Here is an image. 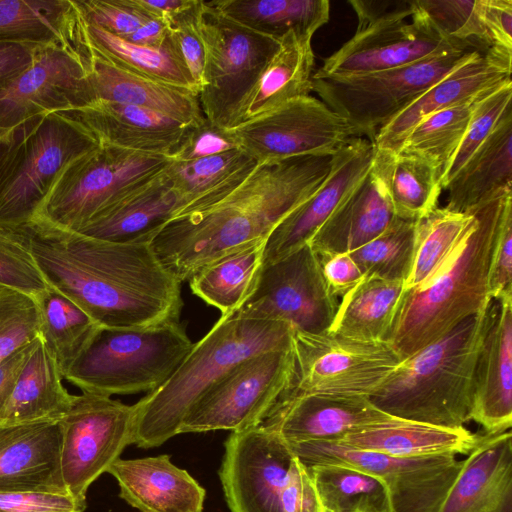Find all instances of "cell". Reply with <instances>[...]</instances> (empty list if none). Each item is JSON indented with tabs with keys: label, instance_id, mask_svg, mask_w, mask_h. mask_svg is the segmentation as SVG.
<instances>
[{
	"label": "cell",
	"instance_id": "680465c9",
	"mask_svg": "<svg viewBox=\"0 0 512 512\" xmlns=\"http://www.w3.org/2000/svg\"><path fill=\"white\" fill-rule=\"evenodd\" d=\"M325 282L336 297H343L354 288L364 274L350 253L319 255Z\"/></svg>",
	"mask_w": 512,
	"mask_h": 512
},
{
	"label": "cell",
	"instance_id": "83f0119b",
	"mask_svg": "<svg viewBox=\"0 0 512 512\" xmlns=\"http://www.w3.org/2000/svg\"><path fill=\"white\" fill-rule=\"evenodd\" d=\"M120 497L141 512H202L204 488L168 455L118 459L107 471Z\"/></svg>",
	"mask_w": 512,
	"mask_h": 512
},
{
	"label": "cell",
	"instance_id": "52a82bcc",
	"mask_svg": "<svg viewBox=\"0 0 512 512\" xmlns=\"http://www.w3.org/2000/svg\"><path fill=\"white\" fill-rule=\"evenodd\" d=\"M192 346L180 322L99 327L64 379L82 392L110 397L149 393L168 380Z\"/></svg>",
	"mask_w": 512,
	"mask_h": 512
},
{
	"label": "cell",
	"instance_id": "be15d7a7",
	"mask_svg": "<svg viewBox=\"0 0 512 512\" xmlns=\"http://www.w3.org/2000/svg\"><path fill=\"white\" fill-rule=\"evenodd\" d=\"M167 34L168 26L163 20L151 19L122 39L140 46L160 47L166 41Z\"/></svg>",
	"mask_w": 512,
	"mask_h": 512
},
{
	"label": "cell",
	"instance_id": "7bdbcfd3",
	"mask_svg": "<svg viewBox=\"0 0 512 512\" xmlns=\"http://www.w3.org/2000/svg\"><path fill=\"white\" fill-rule=\"evenodd\" d=\"M42 336L63 377L100 327L77 303L50 286L36 298Z\"/></svg>",
	"mask_w": 512,
	"mask_h": 512
},
{
	"label": "cell",
	"instance_id": "7a4b0ae2",
	"mask_svg": "<svg viewBox=\"0 0 512 512\" xmlns=\"http://www.w3.org/2000/svg\"><path fill=\"white\" fill-rule=\"evenodd\" d=\"M332 156L261 162L217 202L177 215L151 242L161 264L181 283L205 265L266 241L274 228L326 179Z\"/></svg>",
	"mask_w": 512,
	"mask_h": 512
},
{
	"label": "cell",
	"instance_id": "ac0fdd59",
	"mask_svg": "<svg viewBox=\"0 0 512 512\" xmlns=\"http://www.w3.org/2000/svg\"><path fill=\"white\" fill-rule=\"evenodd\" d=\"M219 472L231 512H282L296 455L276 433L258 425L231 432Z\"/></svg>",
	"mask_w": 512,
	"mask_h": 512
},
{
	"label": "cell",
	"instance_id": "f546056e",
	"mask_svg": "<svg viewBox=\"0 0 512 512\" xmlns=\"http://www.w3.org/2000/svg\"><path fill=\"white\" fill-rule=\"evenodd\" d=\"M100 144L170 156L188 126L153 110L109 101L74 111Z\"/></svg>",
	"mask_w": 512,
	"mask_h": 512
},
{
	"label": "cell",
	"instance_id": "ffe728a7",
	"mask_svg": "<svg viewBox=\"0 0 512 512\" xmlns=\"http://www.w3.org/2000/svg\"><path fill=\"white\" fill-rule=\"evenodd\" d=\"M375 145L363 137L351 138L332 156L330 171L321 186L288 214L271 232L263 264L279 260L307 245L319 228L369 171Z\"/></svg>",
	"mask_w": 512,
	"mask_h": 512
},
{
	"label": "cell",
	"instance_id": "6f0895ef",
	"mask_svg": "<svg viewBox=\"0 0 512 512\" xmlns=\"http://www.w3.org/2000/svg\"><path fill=\"white\" fill-rule=\"evenodd\" d=\"M488 288L492 300L512 293V208L504 217L493 251Z\"/></svg>",
	"mask_w": 512,
	"mask_h": 512
},
{
	"label": "cell",
	"instance_id": "bcb514c9",
	"mask_svg": "<svg viewBox=\"0 0 512 512\" xmlns=\"http://www.w3.org/2000/svg\"><path fill=\"white\" fill-rule=\"evenodd\" d=\"M417 221L395 218L380 235L351 252L364 277L405 281L414 255Z\"/></svg>",
	"mask_w": 512,
	"mask_h": 512
},
{
	"label": "cell",
	"instance_id": "44dd1931",
	"mask_svg": "<svg viewBox=\"0 0 512 512\" xmlns=\"http://www.w3.org/2000/svg\"><path fill=\"white\" fill-rule=\"evenodd\" d=\"M392 417L368 398L289 391L260 425L292 444L338 441L357 428Z\"/></svg>",
	"mask_w": 512,
	"mask_h": 512
},
{
	"label": "cell",
	"instance_id": "d4e9b609",
	"mask_svg": "<svg viewBox=\"0 0 512 512\" xmlns=\"http://www.w3.org/2000/svg\"><path fill=\"white\" fill-rule=\"evenodd\" d=\"M179 209L165 168L133 185L77 233L110 242L151 244Z\"/></svg>",
	"mask_w": 512,
	"mask_h": 512
},
{
	"label": "cell",
	"instance_id": "e0dca14e",
	"mask_svg": "<svg viewBox=\"0 0 512 512\" xmlns=\"http://www.w3.org/2000/svg\"><path fill=\"white\" fill-rule=\"evenodd\" d=\"M258 163L298 156H333L351 138L352 126L322 100L303 96L229 129Z\"/></svg>",
	"mask_w": 512,
	"mask_h": 512
},
{
	"label": "cell",
	"instance_id": "60d3db41",
	"mask_svg": "<svg viewBox=\"0 0 512 512\" xmlns=\"http://www.w3.org/2000/svg\"><path fill=\"white\" fill-rule=\"evenodd\" d=\"M73 0H0V43L45 45L70 38Z\"/></svg>",
	"mask_w": 512,
	"mask_h": 512
},
{
	"label": "cell",
	"instance_id": "7402d4cb",
	"mask_svg": "<svg viewBox=\"0 0 512 512\" xmlns=\"http://www.w3.org/2000/svg\"><path fill=\"white\" fill-rule=\"evenodd\" d=\"M61 442L59 420L0 424V492L68 494L61 473Z\"/></svg>",
	"mask_w": 512,
	"mask_h": 512
},
{
	"label": "cell",
	"instance_id": "7dc6e473",
	"mask_svg": "<svg viewBox=\"0 0 512 512\" xmlns=\"http://www.w3.org/2000/svg\"><path fill=\"white\" fill-rule=\"evenodd\" d=\"M411 5L446 38L483 55L488 51L482 0H411Z\"/></svg>",
	"mask_w": 512,
	"mask_h": 512
},
{
	"label": "cell",
	"instance_id": "d6a6232c",
	"mask_svg": "<svg viewBox=\"0 0 512 512\" xmlns=\"http://www.w3.org/2000/svg\"><path fill=\"white\" fill-rule=\"evenodd\" d=\"M512 188V108L446 186V208L467 213Z\"/></svg>",
	"mask_w": 512,
	"mask_h": 512
},
{
	"label": "cell",
	"instance_id": "d590c367",
	"mask_svg": "<svg viewBox=\"0 0 512 512\" xmlns=\"http://www.w3.org/2000/svg\"><path fill=\"white\" fill-rule=\"evenodd\" d=\"M404 292V281L364 277L341 297L328 331L360 341L389 342Z\"/></svg>",
	"mask_w": 512,
	"mask_h": 512
},
{
	"label": "cell",
	"instance_id": "9a60e30c",
	"mask_svg": "<svg viewBox=\"0 0 512 512\" xmlns=\"http://www.w3.org/2000/svg\"><path fill=\"white\" fill-rule=\"evenodd\" d=\"M61 473L67 493L86 501L90 485L133 443L135 408L110 396L82 392L74 395L59 419Z\"/></svg>",
	"mask_w": 512,
	"mask_h": 512
},
{
	"label": "cell",
	"instance_id": "3957f363",
	"mask_svg": "<svg viewBox=\"0 0 512 512\" xmlns=\"http://www.w3.org/2000/svg\"><path fill=\"white\" fill-rule=\"evenodd\" d=\"M511 208L510 188L469 211L475 221L450 254L425 281L404 292L389 339L401 360L492 302L488 288L492 255Z\"/></svg>",
	"mask_w": 512,
	"mask_h": 512
},
{
	"label": "cell",
	"instance_id": "cb8c5ba5",
	"mask_svg": "<svg viewBox=\"0 0 512 512\" xmlns=\"http://www.w3.org/2000/svg\"><path fill=\"white\" fill-rule=\"evenodd\" d=\"M438 512H512V434H477Z\"/></svg>",
	"mask_w": 512,
	"mask_h": 512
},
{
	"label": "cell",
	"instance_id": "4fadbf2b",
	"mask_svg": "<svg viewBox=\"0 0 512 512\" xmlns=\"http://www.w3.org/2000/svg\"><path fill=\"white\" fill-rule=\"evenodd\" d=\"M291 392L370 397L402 361L389 342L294 332Z\"/></svg>",
	"mask_w": 512,
	"mask_h": 512
},
{
	"label": "cell",
	"instance_id": "e575fe53",
	"mask_svg": "<svg viewBox=\"0 0 512 512\" xmlns=\"http://www.w3.org/2000/svg\"><path fill=\"white\" fill-rule=\"evenodd\" d=\"M257 164L241 148L192 161L171 160L166 172L179 203L177 215L224 198L244 181Z\"/></svg>",
	"mask_w": 512,
	"mask_h": 512
},
{
	"label": "cell",
	"instance_id": "681fc988",
	"mask_svg": "<svg viewBox=\"0 0 512 512\" xmlns=\"http://www.w3.org/2000/svg\"><path fill=\"white\" fill-rule=\"evenodd\" d=\"M41 317L36 299L0 288V362L39 335Z\"/></svg>",
	"mask_w": 512,
	"mask_h": 512
},
{
	"label": "cell",
	"instance_id": "f6af8a7d",
	"mask_svg": "<svg viewBox=\"0 0 512 512\" xmlns=\"http://www.w3.org/2000/svg\"><path fill=\"white\" fill-rule=\"evenodd\" d=\"M475 221L471 212H454L436 207L417 221L410 272L404 281L407 291L425 281L445 260Z\"/></svg>",
	"mask_w": 512,
	"mask_h": 512
},
{
	"label": "cell",
	"instance_id": "8fae6325",
	"mask_svg": "<svg viewBox=\"0 0 512 512\" xmlns=\"http://www.w3.org/2000/svg\"><path fill=\"white\" fill-rule=\"evenodd\" d=\"M295 376L292 346L255 354L230 369L189 408L180 433L256 427L290 391Z\"/></svg>",
	"mask_w": 512,
	"mask_h": 512
},
{
	"label": "cell",
	"instance_id": "9f6ffc18",
	"mask_svg": "<svg viewBox=\"0 0 512 512\" xmlns=\"http://www.w3.org/2000/svg\"><path fill=\"white\" fill-rule=\"evenodd\" d=\"M86 501L68 494L39 491L0 492V512H84Z\"/></svg>",
	"mask_w": 512,
	"mask_h": 512
},
{
	"label": "cell",
	"instance_id": "30bf717a",
	"mask_svg": "<svg viewBox=\"0 0 512 512\" xmlns=\"http://www.w3.org/2000/svg\"><path fill=\"white\" fill-rule=\"evenodd\" d=\"M475 50H458L389 70L312 78V91L371 142L380 127Z\"/></svg>",
	"mask_w": 512,
	"mask_h": 512
},
{
	"label": "cell",
	"instance_id": "f1b7e54d",
	"mask_svg": "<svg viewBox=\"0 0 512 512\" xmlns=\"http://www.w3.org/2000/svg\"><path fill=\"white\" fill-rule=\"evenodd\" d=\"M374 160V159H373ZM396 218L374 161L309 241L318 254L351 253L380 235Z\"/></svg>",
	"mask_w": 512,
	"mask_h": 512
},
{
	"label": "cell",
	"instance_id": "f5cc1de1",
	"mask_svg": "<svg viewBox=\"0 0 512 512\" xmlns=\"http://www.w3.org/2000/svg\"><path fill=\"white\" fill-rule=\"evenodd\" d=\"M73 3L86 23L120 38L132 34L149 20L156 19L135 0H73Z\"/></svg>",
	"mask_w": 512,
	"mask_h": 512
},
{
	"label": "cell",
	"instance_id": "d6986e66",
	"mask_svg": "<svg viewBox=\"0 0 512 512\" xmlns=\"http://www.w3.org/2000/svg\"><path fill=\"white\" fill-rule=\"evenodd\" d=\"M411 18V23L390 20L356 30L312 78L389 70L447 52L473 50L440 34L413 9Z\"/></svg>",
	"mask_w": 512,
	"mask_h": 512
},
{
	"label": "cell",
	"instance_id": "b9f144b4",
	"mask_svg": "<svg viewBox=\"0 0 512 512\" xmlns=\"http://www.w3.org/2000/svg\"><path fill=\"white\" fill-rule=\"evenodd\" d=\"M307 468L324 512H393L388 488L377 476L337 464Z\"/></svg>",
	"mask_w": 512,
	"mask_h": 512
},
{
	"label": "cell",
	"instance_id": "e7e4bbea",
	"mask_svg": "<svg viewBox=\"0 0 512 512\" xmlns=\"http://www.w3.org/2000/svg\"><path fill=\"white\" fill-rule=\"evenodd\" d=\"M148 14L167 22L176 14L191 7L196 0H135Z\"/></svg>",
	"mask_w": 512,
	"mask_h": 512
},
{
	"label": "cell",
	"instance_id": "db71d44e",
	"mask_svg": "<svg viewBox=\"0 0 512 512\" xmlns=\"http://www.w3.org/2000/svg\"><path fill=\"white\" fill-rule=\"evenodd\" d=\"M236 148L240 147L229 129L218 127L205 118L186 128L169 157L173 161H192Z\"/></svg>",
	"mask_w": 512,
	"mask_h": 512
},
{
	"label": "cell",
	"instance_id": "ab89813d",
	"mask_svg": "<svg viewBox=\"0 0 512 512\" xmlns=\"http://www.w3.org/2000/svg\"><path fill=\"white\" fill-rule=\"evenodd\" d=\"M265 242L242 247L199 269L189 279L192 292L220 310L221 316L233 314L256 284Z\"/></svg>",
	"mask_w": 512,
	"mask_h": 512
},
{
	"label": "cell",
	"instance_id": "2e32d148",
	"mask_svg": "<svg viewBox=\"0 0 512 512\" xmlns=\"http://www.w3.org/2000/svg\"><path fill=\"white\" fill-rule=\"evenodd\" d=\"M338 307L329 290L319 255L309 244L274 262L262 264L256 284L233 313L277 320L294 332L318 334L329 330Z\"/></svg>",
	"mask_w": 512,
	"mask_h": 512
},
{
	"label": "cell",
	"instance_id": "c3c4849f",
	"mask_svg": "<svg viewBox=\"0 0 512 512\" xmlns=\"http://www.w3.org/2000/svg\"><path fill=\"white\" fill-rule=\"evenodd\" d=\"M511 108L512 81L492 89L475 101L460 145L441 175L442 189L446 188L470 157L487 140L503 115Z\"/></svg>",
	"mask_w": 512,
	"mask_h": 512
},
{
	"label": "cell",
	"instance_id": "11a10c76",
	"mask_svg": "<svg viewBox=\"0 0 512 512\" xmlns=\"http://www.w3.org/2000/svg\"><path fill=\"white\" fill-rule=\"evenodd\" d=\"M482 16L489 42L484 56L511 72L512 0H482Z\"/></svg>",
	"mask_w": 512,
	"mask_h": 512
},
{
	"label": "cell",
	"instance_id": "816d5d0a",
	"mask_svg": "<svg viewBox=\"0 0 512 512\" xmlns=\"http://www.w3.org/2000/svg\"><path fill=\"white\" fill-rule=\"evenodd\" d=\"M202 0L173 16L168 22V39L183 67L199 91L205 64V48L202 39L199 14Z\"/></svg>",
	"mask_w": 512,
	"mask_h": 512
},
{
	"label": "cell",
	"instance_id": "603a6c76",
	"mask_svg": "<svg viewBox=\"0 0 512 512\" xmlns=\"http://www.w3.org/2000/svg\"><path fill=\"white\" fill-rule=\"evenodd\" d=\"M470 420L486 433L512 426V293L493 300L475 370Z\"/></svg>",
	"mask_w": 512,
	"mask_h": 512
},
{
	"label": "cell",
	"instance_id": "484cf974",
	"mask_svg": "<svg viewBox=\"0 0 512 512\" xmlns=\"http://www.w3.org/2000/svg\"><path fill=\"white\" fill-rule=\"evenodd\" d=\"M509 81H512L511 72L474 51L468 59L380 127L373 143L378 149L397 152L410 130L424 117L475 100Z\"/></svg>",
	"mask_w": 512,
	"mask_h": 512
},
{
	"label": "cell",
	"instance_id": "74e56055",
	"mask_svg": "<svg viewBox=\"0 0 512 512\" xmlns=\"http://www.w3.org/2000/svg\"><path fill=\"white\" fill-rule=\"evenodd\" d=\"M373 161L397 218L419 221L437 207L443 189L440 172L430 163L376 147Z\"/></svg>",
	"mask_w": 512,
	"mask_h": 512
},
{
	"label": "cell",
	"instance_id": "4316f807",
	"mask_svg": "<svg viewBox=\"0 0 512 512\" xmlns=\"http://www.w3.org/2000/svg\"><path fill=\"white\" fill-rule=\"evenodd\" d=\"M77 27L97 101L147 108L186 126L205 120L198 92L141 77L113 65L84 41L79 30L78 15Z\"/></svg>",
	"mask_w": 512,
	"mask_h": 512
},
{
	"label": "cell",
	"instance_id": "7c38bea8",
	"mask_svg": "<svg viewBox=\"0 0 512 512\" xmlns=\"http://www.w3.org/2000/svg\"><path fill=\"white\" fill-rule=\"evenodd\" d=\"M96 101L76 21L70 38L40 46L31 65L0 91V141L29 119Z\"/></svg>",
	"mask_w": 512,
	"mask_h": 512
},
{
	"label": "cell",
	"instance_id": "91938a15",
	"mask_svg": "<svg viewBox=\"0 0 512 512\" xmlns=\"http://www.w3.org/2000/svg\"><path fill=\"white\" fill-rule=\"evenodd\" d=\"M357 16L356 30L390 20H405L412 15L411 0H350Z\"/></svg>",
	"mask_w": 512,
	"mask_h": 512
},
{
	"label": "cell",
	"instance_id": "5b68a950",
	"mask_svg": "<svg viewBox=\"0 0 512 512\" xmlns=\"http://www.w3.org/2000/svg\"><path fill=\"white\" fill-rule=\"evenodd\" d=\"M293 334L283 321L220 316L168 380L133 404V443L153 448L179 434L189 408L216 381L255 354L291 347Z\"/></svg>",
	"mask_w": 512,
	"mask_h": 512
},
{
	"label": "cell",
	"instance_id": "f35d334b",
	"mask_svg": "<svg viewBox=\"0 0 512 512\" xmlns=\"http://www.w3.org/2000/svg\"><path fill=\"white\" fill-rule=\"evenodd\" d=\"M77 15L79 30L84 41L113 65L141 77L198 92L188 72L179 61L168 39V34L166 41L160 47L140 46L86 23L78 11Z\"/></svg>",
	"mask_w": 512,
	"mask_h": 512
},
{
	"label": "cell",
	"instance_id": "8d00e7d4",
	"mask_svg": "<svg viewBox=\"0 0 512 512\" xmlns=\"http://www.w3.org/2000/svg\"><path fill=\"white\" fill-rule=\"evenodd\" d=\"M209 3L231 20L276 40L290 32L313 37L330 18L328 0H215Z\"/></svg>",
	"mask_w": 512,
	"mask_h": 512
},
{
	"label": "cell",
	"instance_id": "6da1fadb",
	"mask_svg": "<svg viewBox=\"0 0 512 512\" xmlns=\"http://www.w3.org/2000/svg\"><path fill=\"white\" fill-rule=\"evenodd\" d=\"M17 231L47 283L100 327L179 322L181 282L150 244L110 242L36 224Z\"/></svg>",
	"mask_w": 512,
	"mask_h": 512
},
{
	"label": "cell",
	"instance_id": "5bb4252c",
	"mask_svg": "<svg viewBox=\"0 0 512 512\" xmlns=\"http://www.w3.org/2000/svg\"><path fill=\"white\" fill-rule=\"evenodd\" d=\"M288 444L307 467L337 464L377 476L388 488L393 512H438L463 464L454 454L402 458L334 441Z\"/></svg>",
	"mask_w": 512,
	"mask_h": 512
},
{
	"label": "cell",
	"instance_id": "ee69618b",
	"mask_svg": "<svg viewBox=\"0 0 512 512\" xmlns=\"http://www.w3.org/2000/svg\"><path fill=\"white\" fill-rule=\"evenodd\" d=\"M477 99L424 117L410 130L395 153L412 155L427 161L440 172L441 178L460 145Z\"/></svg>",
	"mask_w": 512,
	"mask_h": 512
},
{
	"label": "cell",
	"instance_id": "94428289",
	"mask_svg": "<svg viewBox=\"0 0 512 512\" xmlns=\"http://www.w3.org/2000/svg\"><path fill=\"white\" fill-rule=\"evenodd\" d=\"M40 46L0 43V91L31 65Z\"/></svg>",
	"mask_w": 512,
	"mask_h": 512
},
{
	"label": "cell",
	"instance_id": "836d02e7",
	"mask_svg": "<svg viewBox=\"0 0 512 512\" xmlns=\"http://www.w3.org/2000/svg\"><path fill=\"white\" fill-rule=\"evenodd\" d=\"M311 42L312 37L294 32L279 40L278 49L242 106L238 124L310 95L315 66Z\"/></svg>",
	"mask_w": 512,
	"mask_h": 512
},
{
	"label": "cell",
	"instance_id": "6125c7cd",
	"mask_svg": "<svg viewBox=\"0 0 512 512\" xmlns=\"http://www.w3.org/2000/svg\"><path fill=\"white\" fill-rule=\"evenodd\" d=\"M34 341L19 348L0 362V412L14 391L20 373L33 348Z\"/></svg>",
	"mask_w": 512,
	"mask_h": 512
},
{
	"label": "cell",
	"instance_id": "f907efd6",
	"mask_svg": "<svg viewBox=\"0 0 512 512\" xmlns=\"http://www.w3.org/2000/svg\"><path fill=\"white\" fill-rule=\"evenodd\" d=\"M48 287L21 234L0 229V288L36 298Z\"/></svg>",
	"mask_w": 512,
	"mask_h": 512
},
{
	"label": "cell",
	"instance_id": "1f68e13d",
	"mask_svg": "<svg viewBox=\"0 0 512 512\" xmlns=\"http://www.w3.org/2000/svg\"><path fill=\"white\" fill-rule=\"evenodd\" d=\"M56 359L41 335L35 341L8 402L0 424L59 420L69 410L74 395L64 387Z\"/></svg>",
	"mask_w": 512,
	"mask_h": 512
},
{
	"label": "cell",
	"instance_id": "4dcf8cb0",
	"mask_svg": "<svg viewBox=\"0 0 512 512\" xmlns=\"http://www.w3.org/2000/svg\"><path fill=\"white\" fill-rule=\"evenodd\" d=\"M477 434L465 427L446 428L392 417L357 428L338 441L342 446L393 457L414 458L443 454L467 455Z\"/></svg>",
	"mask_w": 512,
	"mask_h": 512
},
{
	"label": "cell",
	"instance_id": "ba28073f",
	"mask_svg": "<svg viewBox=\"0 0 512 512\" xmlns=\"http://www.w3.org/2000/svg\"><path fill=\"white\" fill-rule=\"evenodd\" d=\"M199 26L205 64L199 101L205 118L231 129L279 40L257 33L202 1Z\"/></svg>",
	"mask_w": 512,
	"mask_h": 512
},
{
	"label": "cell",
	"instance_id": "03108f58",
	"mask_svg": "<svg viewBox=\"0 0 512 512\" xmlns=\"http://www.w3.org/2000/svg\"><path fill=\"white\" fill-rule=\"evenodd\" d=\"M6 146H7V141H5V142H1L0 141V155L3 153V151L6 148Z\"/></svg>",
	"mask_w": 512,
	"mask_h": 512
},
{
	"label": "cell",
	"instance_id": "9c48e42d",
	"mask_svg": "<svg viewBox=\"0 0 512 512\" xmlns=\"http://www.w3.org/2000/svg\"><path fill=\"white\" fill-rule=\"evenodd\" d=\"M170 162L166 155L100 144L62 173L32 224L77 233L133 185Z\"/></svg>",
	"mask_w": 512,
	"mask_h": 512
},
{
	"label": "cell",
	"instance_id": "8992f818",
	"mask_svg": "<svg viewBox=\"0 0 512 512\" xmlns=\"http://www.w3.org/2000/svg\"><path fill=\"white\" fill-rule=\"evenodd\" d=\"M99 146L74 111L37 116L18 126L0 155V229L32 224L62 173Z\"/></svg>",
	"mask_w": 512,
	"mask_h": 512
},
{
	"label": "cell",
	"instance_id": "277c9868",
	"mask_svg": "<svg viewBox=\"0 0 512 512\" xmlns=\"http://www.w3.org/2000/svg\"><path fill=\"white\" fill-rule=\"evenodd\" d=\"M492 311L493 300L442 338L403 359L369 400L396 418L464 427L470 420L477 360Z\"/></svg>",
	"mask_w": 512,
	"mask_h": 512
}]
</instances>
